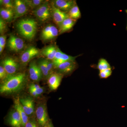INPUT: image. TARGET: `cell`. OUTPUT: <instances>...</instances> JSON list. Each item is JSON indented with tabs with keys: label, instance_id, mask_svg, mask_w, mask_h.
<instances>
[{
	"label": "cell",
	"instance_id": "obj_8",
	"mask_svg": "<svg viewBox=\"0 0 127 127\" xmlns=\"http://www.w3.org/2000/svg\"><path fill=\"white\" fill-rule=\"evenodd\" d=\"M77 67V64L75 60L68 61L55 67L59 73L62 75H68L73 71Z\"/></svg>",
	"mask_w": 127,
	"mask_h": 127
},
{
	"label": "cell",
	"instance_id": "obj_31",
	"mask_svg": "<svg viewBox=\"0 0 127 127\" xmlns=\"http://www.w3.org/2000/svg\"><path fill=\"white\" fill-rule=\"evenodd\" d=\"M6 71L2 65L0 66V79L1 80L3 81L8 76Z\"/></svg>",
	"mask_w": 127,
	"mask_h": 127
},
{
	"label": "cell",
	"instance_id": "obj_28",
	"mask_svg": "<svg viewBox=\"0 0 127 127\" xmlns=\"http://www.w3.org/2000/svg\"><path fill=\"white\" fill-rule=\"evenodd\" d=\"M112 73V70L111 68L106 69L104 70L100 71L99 76L101 78H107L110 76Z\"/></svg>",
	"mask_w": 127,
	"mask_h": 127
},
{
	"label": "cell",
	"instance_id": "obj_22",
	"mask_svg": "<svg viewBox=\"0 0 127 127\" xmlns=\"http://www.w3.org/2000/svg\"><path fill=\"white\" fill-rule=\"evenodd\" d=\"M67 13L70 18L76 20L81 17V13L80 10L76 4L72 7L71 9Z\"/></svg>",
	"mask_w": 127,
	"mask_h": 127
},
{
	"label": "cell",
	"instance_id": "obj_14",
	"mask_svg": "<svg viewBox=\"0 0 127 127\" xmlns=\"http://www.w3.org/2000/svg\"><path fill=\"white\" fill-rule=\"evenodd\" d=\"M76 1L72 0H56L53 5L57 8L65 12H68L76 4Z\"/></svg>",
	"mask_w": 127,
	"mask_h": 127
},
{
	"label": "cell",
	"instance_id": "obj_10",
	"mask_svg": "<svg viewBox=\"0 0 127 127\" xmlns=\"http://www.w3.org/2000/svg\"><path fill=\"white\" fill-rule=\"evenodd\" d=\"M14 20L22 16L27 13L28 7L24 1L15 0L14 1Z\"/></svg>",
	"mask_w": 127,
	"mask_h": 127
},
{
	"label": "cell",
	"instance_id": "obj_25",
	"mask_svg": "<svg viewBox=\"0 0 127 127\" xmlns=\"http://www.w3.org/2000/svg\"><path fill=\"white\" fill-rule=\"evenodd\" d=\"M97 68L100 71H102L111 68V67L110 64L106 59L101 58L98 61L97 66Z\"/></svg>",
	"mask_w": 127,
	"mask_h": 127
},
{
	"label": "cell",
	"instance_id": "obj_3",
	"mask_svg": "<svg viewBox=\"0 0 127 127\" xmlns=\"http://www.w3.org/2000/svg\"><path fill=\"white\" fill-rule=\"evenodd\" d=\"M33 14L38 20L44 22L50 20L52 16V9L49 2L45 1L33 12Z\"/></svg>",
	"mask_w": 127,
	"mask_h": 127
},
{
	"label": "cell",
	"instance_id": "obj_4",
	"mask_svg": "<svg viewBox=\"0 0 127 127\" xmlns=\"http://www.w3.org/2000/svg\"><path fill=\"white\" fill-rule=\"evenodd\" d=\"M36 115L37 123L41 127H44L49 122L46 105L44 103L39 104L37 107Z\"/></svg>",
	"mask_w": 127,
	"mask_h": 127
},
{
	"label": "cell",
	"instance_id": "obj_2",
	"mask_svg": "<svg viewBox=\"0 0 127 127\" xmlns=\"http://www.w3.org/2000/svg\"><path fill=\"white\" fill-rule=\"evenodd\" d=\"M16 27L21 35L29 40L34 38L37 30L36 22L32 18L21 20L17 23Z\"/></svg>",
	"mask_w": 127,
	"mask_h": 127
},
{
	"label": "cell",
	"instance_id": "obj_12",
	"mask_svg": "<svg viewBox=\"0 0 127 127\" xmlns=\"http://www.w3.org/2000/svg\"><path fill=\"white\" fill-rule=\"evenodd\" d=\"M78 57V56L72 57L66 55L65 53L63 52L58 48L55 59L52 61L54 64V66L55 67L65 62L75 60V59Z\"/></svg>",
	"mask_w": 127,
	"mask_h": 127
},
{
	"label": "cell",
	"instance_id": "obj_17",
	"mask_svg": "<svg viewBox=\"0 0 127 127\" xmlns=\"http://www.w3.org/2000/svg\"><path fill=\"white\" fill-rule=\"evenodd\" d=\"M63 77V75L61 73H52L48 79V84L50 89L56 90L61 84Z\"/></svg>",
	"mask_w": 127,
	"mask_h": 127
},
{
	"label": "cell",
	"instance_id": "obj_19",
	"mask_svg": "<svg viewBox=\"0 0 127 127\" xmlns=\"http://www.w3.org/2000/svg\"><path fill=\"white\" fill-rule=\"evenodd\" d=\"M76 22V20L70 17L66 18L59 27V34H63L71 30Z\"/></svg>",
	"mask_w": 127,
	"mask_h": 127
},
{
	"label": "cell",
	"instance_id": "obj_18",
	"mask_svg": "<svg viewBox=\"0 0 127 127\" xmlns=\"http://www.w3.org/2000/svg\"><path fill=\"white\" fill-rule=\"evenodd\" d=\"M14 109L17 111L20 114L22 120V127H25V125L29 120L28 116L25 113L23 107L20 101V98H18L16 99L14 101Z\"/></svg>",
	"mask_w": 127,
	"mask_h": 127
},
{
	"label": "cell",
	"instance_id": "obj_32",
	"mask_svg": "<svg viewBox=\"0 0 127 127\" xmlns=\"http://www.w3.org/2000/svg\"><path fill=\"white\" fill-rule=\"evenodd\" d=\"M39 124L33 119H29L25 127H39Z\"/></svg>",
	"mask_w": 127,
	"mask_h": 127
},
{
	"label": "cell",
	"instance_id": "obj_35",
	"mask_svg": "<svg viewBox=\"0 0 127 127\" xmlns=\"http://www.w3.org/2000/svg\"><path fill=\"white\" fill-rule=\"evenodd\" d=\"M44 127H53L51 123L49 122Z\"/></svg>",
	"mask_w": 127,
	"mask_h": 127
},
{
	"label": "cell",
	"instance_id": "obj_37",
	"mask_svg": "<svg viewBox=\"0 0 127 127\" xmlns=\"http://www.w3.org/2000/svg\"><path fill=\"white\" fill-rule=\"evenodd\" d=\"M125 12H126V13H127V10H125ZM126 30H127V27H126Z\"/></svg>",
	"mask_w": 127,
	"mask_h": 127
},
{
	"label": "cell",
	"instance_id": "obj_7",
	"mask_svg": "<svg viewBox=\"0 0 127 127\" xmlns=\"http://www.w3.org/2000/svg\"><path fill=\"white\" fill-rule=\"evenodd\" d=\"M40 54V51L39 49L33 46H30L21 55V62L23 64H27L34 58L39 56Z\"/></svg>",
	"mask_w": 127,
	"mask_h": 127
},
{
	"label": "cell",
	"instance_id": "obj_11",
	"mask_svg": "<svg viewBox=\"0 0 127 127\" xmlns=\"http://www.w3.org/2000/svg\"><path fill=\"white\" fill-rule=\"evenodd\" d=\"M29 73L30 78L35 82L39 81L41 79L43 76L38 64H37L35 61L32 62L30 63Z\"/></svg>",
	"mask_w": 127,
	"mask_h": 127
},
{
	"label": "cell",
	"instance_id": "obj_27",
	"mask_svg": "<svg viewBox=\"0 0 127 127\" xmlns=\"http://www.w3.org/2000/svg\"><path fill=\"white\" fill-rule=\"evenodd\" d=\"M30 88L34 90L39 96L41 95L44 92L43 88L41 87L38 84H32L30 86Z\"/></svg>",
	"mask_w": 127,
	"mask_h": 127
},
{
	"label": "cell",
	"instance_id": "obj_29",
	"mask_svg": "<svg viewBox=\"0 0 127 127\" xmlns=\"http://www.w3.org/2000/svg\"><path fill=\"white\" fill-rule=\"evenodd\" d=\"M46 65L47 67L48 70L50 73V75L52 73L53 70V68H55L54 64L52 61H51V60L48 59H45Z\"/></svg>",
	"mask_w": 127,
	"mask_h": 127
},
{
	"label": "cell",
	"instance_id": "obj_30",
	"mask_svg": "<svg viewBox=\"0 0 127 127\" xmlns=\"http://www.w3.org/2000/svg\"><path fill=\"white\" fill-rule=\"evenodd\" d=\"M7 29V25L6 22L0 17V32L2 34L5 32Z\"/></svg>",
	"mask_w": 127,
	"mask_h": 127
},
{
	"label": "cell",
	"instance_id": "obj_34",
	"mask_svg": "<svg viewBox=\"0 0 127 127\" xmlns=\"http://www.w3.org/2000/svg\"><path fill=\"white\" fill-rule=\"evenodd\" d=\"M29 91H30V93L31 94V95L32 96L35 97L39 96L36 93L34 90H33L31 88H29Z\"/></svg>",
	"mask_w": 127,
	"mask_h": 127
},
{
	"label": "cell",
	"instance_id": "obj_13",
	"mask_svg": "<svg viewBox=\"0 0 127 127\" xmlns=\"http://www.w3.org/2000/svg\"><path fill=\"white\" fill-rule=\"evenodd\" d=\"M52 16L55 23L58 27L60 26L61 23L66 18L69 17L68 13L62 11L55 7L53 5H52Z\"/></svg>",
	"mask_w": 127,
	"mask_h": 127
},
{
	"label": "cell",
	"instance_id": "obj_21",
	"mask_svg": "<svg viewBox=\"0 0 127 127\" xmlns=\"http://www.w3.org/2000/svg\"><path fill=\"white\" fill-rule=\"evenodd\" d=\"M1 17L5 21L10 22L14 19V9H7L1 7L0 9Z\"/></svg>",
	"mask_w": 127,
	"mask_h": 127
},
{
	"label": "cell",
	"instance_id": "obj_6",
	"mask_svg": "<svg viewBox=\"0 0 127 127\" xmlns=\"http://www.w3.org/2000/svg\"><path fill=\"white\" fill-rule=\"evenodd\" d=\"M25 43L22 39L12 35L8 40L7 46L9 50L15 52L20 51L24 48Z\"/></svg>",
	"mask_w": 127,
	"mask_h": 127
},
{
	"label": "cell",
	"instance_id": "obj_26",
	"mask_svg": "<svg viewBox=\"0 0 127 127\" xmlns=\"http://www.w3.org/2000/svg\"><path fill=\"white\" fill-rule=\"evenodd\" d=\"M0 4L3 8L7 9H14V1L11 0H0Z\"/></svg>",
	"mask_w": 127,
	"mask_h": 127
},
{
	"label": "cell",
	"instance_id": "obj_24",
	"mask_svg": "<svg viewBox=\"0 0 127 127\" xmlns=\"http://www.w3.org/2000/svg\"><path fill=\"white\" fill-rule=\"evenodd\" d=\"M28 7L33 9L39 7L45 2L42 0H24Z\"/></svg>",
	"mask_w": 127,
	"mask_h": 127
},
{
	"label": "cell",
	"instance_id": "obj_1",
	"mask_svg": "<svg viewBox=\"0 0 127 127\" xmlns=\"http://www.w3.org/2000/svg\"><path fill=\"white\" fill-rule=\"evenodd\" d=\"M26 81V75L24 73L8 75L1 83L0 93L8 94L17 92L23 88Z\"/></svg>",
	"mask_w": 127,
	"mask_h": 127
},
{
	"label": "cell",
	"instance_id": "obj_16",
	"mask_svg": "<svg viewBox=\"0 0 127 127\" xmlns=\"http://www.w3.org/2000/svg\"><path fill=\"white\" fill-rule=\"evenodd\" d=\"M8 122L11 127H22L21 117L16 109L11 112L8 117Z\"/></svg>",
	"mask_w": 127,
	"mask_h": 127
},
{
	"label": "cell",
	"instance_id": "obj_23",
	"mask_svg": "<svg viewBox=\"0 0 127 127\" xmlns=\"http://www.w3.org/2000/svg\"><path fill=\"white\" fill-rule=\"evenodd\" d=\"M38 65L42 73L43 76L45 77L48 78L51 75L48 70L45 59L40 60L39 62Z\"/></svg>",
	"mask_w": 127,
	"mask_h": 127
},
{
	"label": "cell",
	"instance_id": "obj_33",
	"mask_svg": "<svg viewBox=\"0 0 127 127\" xmlns=\"http://www.w3.org/2000/svg\"><path fill=\"white\" fill-rule=\"evenodd\" d=\"M6 37L5 35H1L0 36V47L4 48L6 42Z\"/></svg>",
	"mask_w": 127,
	"mask_h": 127
},
{
	"label": "cell",
	"instance_id": "obj_15",
	"mask_svg": "<svg viewBox=\"0 0 127 127\" xmlns=\"http://www.w3.org/2000/svg\"><path fill=\"white\" fill-rule=\"evenodd\" d=\"M20 102L27 116H31L34 113V100L31 98L26 97L20 98Z\"/></svg>",
	"mask_w": 127,
	"mask_h": 127
},
{
	"label": "cell",
	"instance_id": "obj_9",
	"mask_svg": "<svg viewBox=\"0 0 127 127\" xmlns=\"http://www.w3.org/2000/svg\"><path fill=\"white\" fill-rule=\"evenodd\" d=\"M59 33V30L55 26L48 25L42 30L41 37L43 40H50L57 36Z\"/></svg>",
	"mask_w": 127,
	"mask_h": 127
},
{
	"label": "cell",
	"instance_id": "obj_20",
	"mask_svg": "<svg viewBox=\"0 0 127 127\" xmlns=\"http://www.w3.org/2000/svg\"><path fill=\"white\" fill-rule=\"evenodd\" d=\"M58 47L51 45L43 48L41 51L42 54L48 60L53 61L55 59Z\"/></svg>",
	"mask_w": 127,
	"mask_h": 127
},
{
	"label": "cell",
	"instance_id": "obj_5",
	"mask_svg": "<svg viewBox=\"0 0 127 127\" xmlns=\"http://www.w3.org/2000/svg\"><path fill=\"white\" fill-rule=\"evenodd\" d=\"M1 63L8 75L15 74L20 67L18 63L14 58L11 57L5 58L1 61Z\"/></svg>",
	"mask_w": 127,
	"mask_h": 127
},
{
	"label": "cell",
	"instance_id": "obj_36",
	"mask_svg": "<svg viewBox=\"0 0 127 127\" xmlns=\"http://www.w3.org/2000/svg\"><path fill=\"white\" fill-rule=\"evenodd\" d=\"M3 50H4V48L1 47H0V54H1V53H2Z\"/></svg>",
	"mask_w": 127,
	"mask_h": 127
}]
</instances>
